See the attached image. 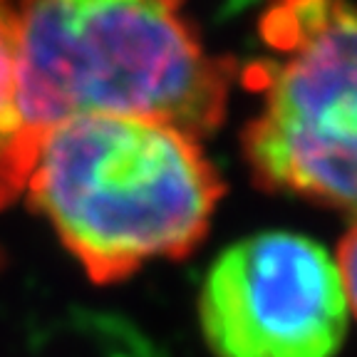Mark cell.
<instances>
[{
    "label": "cell",
    "instance_id": "obj_6",
    "mask_svg": "<svg viewBox=\"0 0 357 357\" xmlns=\"http://www.w3.org/2000/svg\"><path fill=\"white\" fill-rule=\"evenodd\" d=\"M335 266H337V275H340L347 310L357 318V221L340 238L337 253H335Z\"/></svg>",
    "mask_w": 357,
    "mask_h": 357
},
{
    "label": "cell",
    "instance_id": "obj_4",
    "mask_svg": "<svg viewBox=\"0 0 357 357\" xmlns=\"http://www.w3.org/2000/svg\"><path fill=\"white\" fill-rule=\"evenodd\" d=\"M347 320L335 258L301 234L236 241L201 280L199 325L216 357H335Z\"/></svg>",
    "mask_w": 357,
    "mask_h": 357
},
{
    "label": "cell",
    "instance_id": "obj_5",
    "mask_svg": "<svg viewBox=\"0 0 357 357\" xmlns=\"http://www.w3.org/2000/svg\"><path fill=\"white\" fill-rule=\"evenodd\" d=\"M17 13L20 0H0V208L25 191L40 144L17 97Z\"/></svg>",
    "mask_w": 357,
    "mask_h": 357
},
{
    "label": "cell",
    "instance_id": "obj_3",
    "mask_svg": "<svg viewBox=\"0 0 357 357\" xmlns=\"http://www.w3.org/2000/svg\"><path fill=\"white\" fill-rule=\"evenodd\" d=\"M273 60L251 67L263 107L243 156L268 191L357 216V6L273 0L263 17Z\"/></svg>",
    "mask_w": 357,
    "mask_h": 357
},
{
    "label": "cell",
    "instance_id": "obj_2",
    "mask_svg": "<svg viewBox=\"0 0 357 357\" xmlns=\"http://www.w3.org/2000/svg\"><path fill=\"white\" fill-rule=\"evenodd\" d=\"M234 62L208 55L181 0H20L17 97L43 134L75 114L109 112L213 132Z\"/></svg>",
    "mask_w": 357,
    "mask_h": 357
},
{
    "label": "cell",
    "instance_id": "obj_1",
    "mask_svg": "<svg viewBox=\"0 0 357 357\" xmlns=\"http://www.w3.org/2000/svg\"><path fill=\"white\" fill-rule=\"evenodd\" d=\"M28 199L87 278L114 283L204 241L223 181L194 134L134 114H75L40 134Z\"/></svg>",
    "mask_w": 357,
    "mask_h": 357
}]
</instances>
